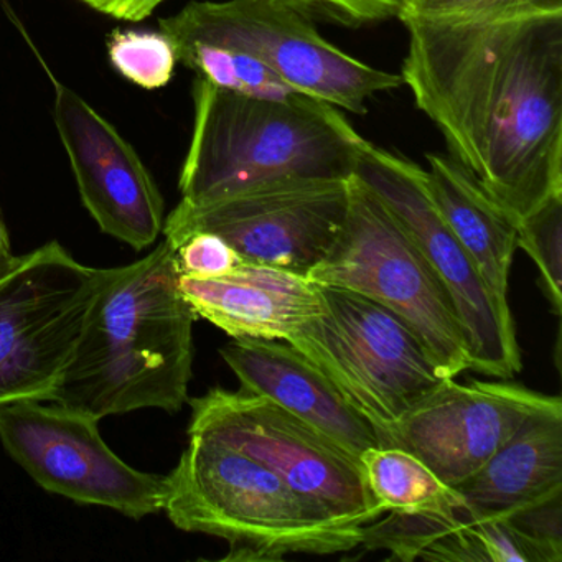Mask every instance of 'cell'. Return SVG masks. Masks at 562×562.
Segmentation results:
<instances>
[{
  "instance_id": "6da1fadb",
  "label": "cell",
  "mask_w": 562,
  "mask_h": 562,
  "mask_svg": "<svg viewBox=\"0 0 562 562\" xmlns=\"http://www.w3.org/2000/svg\"><path fill=\"white\" fill-rule=\"evenodd\" d=\"M401 22L404 87L518 228L562 195V12Z\"/></svg>"
},
{
  "instance_id": "7a4b0ae2",
  "label": "cell",
  "mask_w": 562,
  "mask_h": 562,
  "mask_svg": "<svg viewBox=\"0 0 562 562\" xmlns=\"http://www.w3.org/2000/svg\"><path fill=\"white\" fill-rule=\"evenodd\" d=\"M180 274L176 248L167 239L140 261L106 269L50 403L97 420L144 407L182 409L199 315L180 291Z\"/></svg>"
},
{
  "instance_id": "3957f363",
  "label": "cell",
  "mask_w": 562,
  "mask_h": 562,
  "mask_svg": "<svg viewBox=\"0 0 562 562\" xmlns=\"http://www.w3.org/2000/svg\"><path fill=\"white\" fill-rule=\"evenodd\" d=\"M192 140L180 172L182 202L203 205L291 180H348L363 137L314 98L269 101L196 77Z\"/></svg>"
},
{
  "instance_id": "277c9868",
  "label": "cell",
  "mask_w": 562,
  "mask_h": 562,
  "mask_svg": "<svg viewBox=\"0 0 562 562\" xmlns=\"http://www.w3.org/2000/svg\"><path fill=\"white\" fill-rule=\"evenodd\" d=\"M164 512L183 531L225 539L229 551L222 561L337 554L361 542V528L335 521L268 467L196 432H189L179 463L167 475Z\"/></svg>"
},
{
  "instance_id": "5b68a950",
  "label": "cell",
  "mask_w": 562,
  "mask_h": 562,
  "mask_svg": "<svg viewBox=\"0 0 562 562\" xmlns=\"http://www.w3.org/2000/svg\"><path fill=\"white\" fill-rule=\"evenodd\" d=\"M324 311L285 341L308 358L374 432L449 378L417 331L378 302L321 285Z\"/></svg>"
},
{
  "instance_id": "8992f818",
  "label": "cell",
  "mask_w": 562,
  "mask_h": 562,
  "mask_svg": "<svg viewBox=\"0 0 562 562\" xmlns=\"http://www.w3.org/2000/svg\"><path fill=\"white\" fill-rule=\"evenodd\" d=\"M307 278L357 292L400 315L449 380L470 370L465 338L446 288L396 216L355 176L344 226Z\"/></svg>"
},
{
  "instance_id": "52a82bcc",
  "label": "cell",
  "mask_w": 562,
  "mask_h": 562,
  "mask_svg": "<svg viewBox=\"0 0 562 562\" xmlns=\"http://www.w3.org/2000/svg\"><path fill=\"white\" fill-rule=\"evenodd\" d=\"M159 25L170 42L246 52L299 93L353 114L367 113L376 94L403 87L401 75L345 54L278 0H195Z\"/></svg>"
},
{
  "instance_id": "ba28073f",
  "label": "cell",
  "mask_w": 562,
  "mask_h": 562,
  "mask_svg": "<svg viewBox=\"0 0 562 562\" xmlns=\"http://www.w3.org/2000/svg\"><path fill=\"white\" fill-rule=\"evenodd\" d=\"M189 432L222 440L284 480L341 525L361 528L386 515L364 482L360 459L274 401L213 387L190 401Z\"/></svg>"
},
{
  "instance_id": "9c48e42d",
  "label": "cell",
  "mask_w": 562,
  "mask_h": 562,
  "mask_svg": "<svg viewBox=\"0 0 562 562\" xmlns=\"http://www.w3.org/2000/svg\"><path fill=\"white\" fill-rule=\"evenodd\" d=\"M104 278L58 241L21 256L0 281V404L50 401Z\"/></svg>"
},
{
  "instance_id": "30bf717a",
  "label": "cell",
  "mask_w": 562,
  "mask_h": 562,
  "mask_svg": "<svg viewBox=\"0 0 562 562\" xmlns=\"http://www.w3.org/2000/svg\"><path fill=\"white\" fill-rule=\"evenodd\" d=\"M355 177L367 183L414 239L456 308L470 370L512 380L522 370L508 302L490 291L459 239L440 216L427 189V172L413 160L361 140Z\"/></svg>"
},
{
  "instance_id": "8fae6325",
  "label": "cell",
  "mask_w": 562,
  "mask_h": 562,
  "mask_svg": "<svg viewBox=\"0 0 562 562\" xmlns=\"http://www.w3.org/2000/svg\"><path fill=\"white\" fill-rule=\"evenodd\" d=\"M348 196L350 179L269 183L203 205L180 202L162 232L176 249L195 233H213L245 261L308 276L334 246Z\"/></svg>"
},
{
  "instance_id": "7c38bea8",
  "label": "cell",
  "mask_w": 562,
  "mask_h": 562,
  "mask_svg": "<svg viewBox=\"0 0 562 562\" xmlns=\"http://www.w3.org/2000/svg\"><path fill=\"white\" fill-rule=\"evenodd\" d=\"M42 403L0 404V440L38 485L134 519L164 512L167 475L127 465L104 442L94 417Z\"/></svg>"
},
{
  "instance_id": "4fadbf2b",
  "label": "cell",
  "mask_w": 562,
  "mask_h": 562,
  "mask_svg": "<svg viewBox=\"0 0 562 562\" xmlns=\"http://www.w3.org/2000/svg\"><path fill=\"white\" fill-rule=\"evenodd\" d=\"M552 400L508 380H447L376 432L378 442L413 453L456 488L485 465L529 414Z\"/></svg>"
},
{
  "instance_id": "5bb4252c",
  "label": "cell",
  "mask_w": 562,
  "mask_h": 562,
  "mask_svg": "<svg viewBox=\"0 0 562 562\" xmlns=\"http://www.w3.org/2000/svg\"><path fill=\"white\" fill-rule=\"evenodd\" d=\"M54 90L55 126L85 206L104 233L143 251L164 228V199L149 170L83 98L57 80Z\"/></svg>"
},
{
  "instance_id": "9a60e30c",
  "label": "cell",
  "mask_w": 562,
  "mask_h": 562,
  "mask_svg": "<svg viewBox=\"0 0 562 562\" xmlns=\"http://www.w3.org/2000/svg\"><path fill=\"white\" fill-rule=\"evenodd\" d=\"M243 390L261 394L360 459L380 446L376 432L328 378L285 340L233 338L220 348Z\"/></svg>"
},
{
  "instance_id": "2e32d148",
  "label": "cell",
  "mask_w": 562,
  "mask_h": 562,
  "mask_svg": "<svg viewBox=\"0 0 562 562\" xmlns=\"http://www.w3.org/2000/svg\"><path fill=\"white\" fill-rule=\"evenodd\" d=\"M179 285L195 314L232 338L285 340L324 311L317 282L256 262L243 261L220 278L180 274Z\"/></svg>"
},
{
  "instance_id": "e0dca14e",
  "label": "cell",
  "mask_w": 562,
  "mask_h": 562,
  "mask_svg": "<svg viewBox=\"0 0 562 562\" xmlns=\"http://www.w3.org/2000/svg\"><path fill=\"white\" fill-rule=\"evenodd\" d=\"M476 521L506 518L516 509L562 492V401L529 414L485 465L456 486Z\"/></svg>"
},
{
  "instance_id": "ac0fdd59",
  "label": "cell",
  "mask_w": 562,
  "mask_h": 562,
  "mask_svg": "<svg viewBox=\"0 0 562 562\" xmlns=\"http://www.w3.org/2000/svg\"><path fill=\"white\" fill-rule=\"evenodd\" d=\"M427 189L450 232L475 262L490 291L508 302L518 228L475 177L453 157L430 154Z\"/></svg>"
},
{
  "instance_id": "d6986e66",
  "label": "cell",
  "mask_w": 562,
  "mask_h": 562,
  "mask_svg": "<svg viewBox=\"0 0 562 562\" xmlns=\"http://www.w3.org/2000/svg\"><path fill=\"white\" fill-rule=\"evenodd\" d=\"M371 495L390 512H452L465 503L423 460L397 447H371L360 456Z\"/></svg>"
},
{
  "instance_id": "ffe728a7",
  "label": "cell",
  "mask_w": 562,
  "mask_h": 562,
  "mask_svg": "<svg viewBox=\"0 0 562 562\" xmlns=\"http://www.w3.org/2000/svg\"><path fill=\"white\" fill-rule=\"evenodd\" d=\"M177 61L195 71L196 77L222 90L258 100H304L305 94L289 87L274 71L246 52L206 42H170ZM318 101V100H317Z\"/></svg>"
},
{
  "instance_id": "44dd1931",
  "label": "cell",
  "mask_w": 562,
  "mask_h": 562,
  "mask_svg": "<svg viewBox=\"0 0 562 562\" xmlns=\"http://www.w3.org/2000/svg\"><path fill=\"white\" fill-rule=\"evenodd\" d=\"M476 522L463 503L452 512H390L384 518L361 526V542L368 551H390L394 559L413 562L457 529Z\"/></svg>"
},
{
  "instance_id": "7402d4cb",
  "label": "cell",
  "mask_w": 562,
  "mask_h": 562,
  "mask_svg": "<svg viewBox=\"0 0 562 562\" xmlns=\"http://www.w3.org/2000/svg\"><path fill=\"white\" fill-rule=\"evenodd\" d=\"M111 64L126 80L159 90L172 80L177 57L162 32L116 31L108 41Z\"/></svg>"
},
{
  "instance_id": "603a6c76",
  "label": "cell",
  "mask_w": 562,
  "mask_h": 562,
  "mask_svg": "<svg viewBox=\"0 0 562 562\" xmlns=\"http://www.w3.org/2000/svg\"><path fill=\"white\" fill-rule=\"evenodd\" d=\"M518 248L536 262L554 314L562 304V195L552 196L518 226Z\"/></svg>"
},
{
  "instance_id": "cb8c5ba5",
  "label": "cell",
  "mask_w": 562,
  "mask_h": 562,
  "mask_svg": "<svg viewBox=\"0 0 562 562\" xmlns=\"http://www.w3.org/2000/svg\"><path fill=\"white\" fill-rule=\"evenodd\" d=\"M562 12V0H401L397 19L490 21Z\"/></svg>"
},
{
  "instance_id": "d4e9b609",
  "label": "cell",
  "mask_w": 562,
  "mask_h": 562,
  "mask_svg": "<svg viewBox=\"0 0 562 562\" xmlns=\"http://www.w3.org/2000/svg\"><path fill=\"white\" fill-rule=\"evenodd\" d=\"M312 22L357 29L397 19L401 0H278Z\"/></svg>"
},
{
  "instance_id": "484cf974",
  "label": "cell",
  "mask_w": 562,
  "mask_h": 562,
  "mask_svg": "<svg viewBox=\"0 0 562 562\" xmlns=\"http://www.w3.org/2000/svg\"><path fill=\"white\" fill-rule=\"evenodd\" d=\"M176 251L180 272L190 278H220L245 261L225 239L206 232L189 236Z\"/></svg>"
},
{
  "instance_id": "4316f807",
  "label": "cell",
  "mask_w": 562,
  "mask_h": 562,
  "mask_svg": "<svg viewBox=\"0 0 562 562\" xmlns=\"http://www.w3.org/2000/svg\"><path fill=\"white\" fill-rule=\"evenodd\" d=\"M562 492L531 503L506 516L529 541L538 544L551 555L552 562L562 559Z\"/></svg>"
},
{
  "instance_id": "83f0119b",
  "label": "cell",
  "mask_w": 562,
  "mask_h": 562,
  "mask_svg": "<svg viewBox=\"0 0 562 562\" xmlns=\"http://www.w3.org/2000/svg\"><path fill=\"white\" fill-rule=\"evenodd\" d=\"M473 528L488 562H552L544 549L529 541L506 518L480 519Z\"/></svg>"
},
{
  "instance_id": "f1b7e54d",
  "label": "cell",
  "mask_w": 562,
  "mask_h": 562,
  "mask_svg": "<svg viewBox=\"0 0 562 562\" xmlns=\"http://www.w3.org/2000/svg\"><path fill=\"white\" fill-rule=\"evenodd\" d=\"M80 2L117 21L140 22L150 18L166 0H80Z\"/></svg>"
},
{
  "instance_id": "f546056e",
  "label": "cell",
  "mask_w": 562,
  "mask_h": 562,
  "mask_svg": "<svg viewBox=\"0 0 562 562\" xmlns=\"http://www.w3.org/2000/svg\"><path fill=\"white\" fill-rule=\"evenodd\" d=\"M21 261V256H15L9 243L8 229H5L2 216H0V281L14 271Z\"/></svg>"
}]
</instances>
